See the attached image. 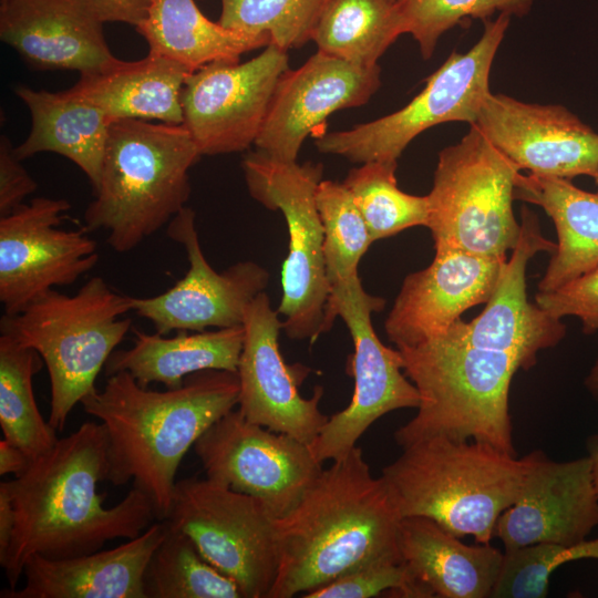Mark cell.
Listing matches in <instances>:
<instances>
[{"label":"cell","mask_w":598,"mask_h":598,"mask_svg":"<svg viewBox=\"0 0 598 598\" xmlns=\"http://www.w3.org/2000/svg\"><path fill=\"white\" fill-rule=\"evenodd\" d=\"M555 249L556 244L542 235L536 215L524 206L518 243L503 264L485 308L468 322L457 319L443 336L505 352L520 363L522 370L530 369L540 350L557 346L566 336L561 320L532 305L526 295L527 262L538 251Z\"/></svg>","instance_id":"44dd1931"},{"label":"cell","mask_w":598,"mask_h":598,"mask_svg":"<svg viewBox=\"0 0 598 598\" xmlns=\"http://www.w3.org/2000/svg\"><path fill=\"white\" fill-rule=\"evenodd\" d=\"M31 463V458L18 446L6 439L0 441V475L23 473Z\"/></svg>","instance_id":"ee69618b"},{"label":"cell","mask_w":598,"mask_h":598,"mask_svg":"<svg viewBox=\"0 0 598 598\" xmlns=\"http://www.w3.org/2000/svg\"><path fill=\"white\" fill-rule=\"evenodd\" d=\"M243 326L237 409L248 421L309 445L329 417L319 409L323 388L316 386L308 399L300 394L310 370L285 361L278 341L282 321L265 291L248 305Z\"/></svg>","instance_id":"e0dca14e"},{"label":"cell","mask_w":598,"mask_h":598,"mask_svg":"<svg viewBox=\"0 0 598 598\" xmlns=\"http://www.w3.org/2000/svg\"><path fill=\"white\" fill-rule=\"evenodd\" d=\"M403 560L380 558L362 564L303 595L305 598H371L394 597L403 587Z\"/></svg>","instance_id":"f35d334b"},{"label":"cell","mask_w":598,"mask_h":598,"mask_svg":"<svg viewBox=\"0 0 598 598\" xmlns=\"http://www.w3.org/2000/svg\"><path fill=\"white\" fill-rule=\"evenodd\" d=\"M168 237L187 254L186 275L165 292L148 298L130 297L132 310L157 333L204 331L241 326L248 305L265 291L269 272L250 260L216 271L206 260L195 226V213L184 207L168 223Z\"/></svg>","instance_id":"2e32d148"},{"label":"cell","mask_w":598,"mask_h":598,"mask_svg":"<svg viewBox=\"0 0 598 598\" xmlns=\"http://www.w3.org/2000/svg\"><path fill=\"white\" fill-rule=\"evenodd\" d=\"M401 519L386 483L354 446L275 519L279 561L269 598L302 597L374 559L402 560Z\"/></svg>","instance_id":"7a4b0ae2"},{"label":"cell","mask_w":598,"mask_h":598,"mask_svg":"<svg viewBox=\"0 0 598 598\" xmlns=\"http://www.w3.org/2000/svg\"><path fill=\"white\" fill-rule=\"evenodd\" d=\"M514 197L540 206L557 233L537 292L553 291L598 267V192L582 190L565 178L519 173Z\"/></svg>","instance_id":"f1b7e54d"},{"label":"cell","mask_w":598,"mask_h":598,"mask_svg":"<svg viewBox=\"0 0 598 598\" xmlns=\"http://www.w3.org/2000/svg\"><path fill=\"white\" fill-rule=\"evenodd\" d=\"M586 447L591 466V475L595 489L598 494V434H592L587 439Z\"/></svg>","instance_id":"f6af8a7d"},{"label":"cell","mask_w":598,"mask_h":598,"mask_svg":"<svg viewBox=\"0 0 598 598\" xmlns=\"http://www.w3.org/2000/svg\"><path fill=\"white\" fill-rule=\"evenodd\" d=\"M238 400L237 372L205 370L188 375L178 388L155 391L121 371L81 404L105 426L106 481L118 486L132 480L151 498L157 520H163L185 454Z\"/></svg>","instance_id":"3957f363"},{"label":"cell","mask_w":598,"mask_h":598,"mask_svg":"<svg viewBox=\"0 0 598 598\" xmlns=\"http://www.w3.org/2000/svg\"><path fill=\"white\" fill-rule=\"evenodd\" d=\"M524 457L520 493L498 517L494 537L501 539L504 550L586 540L598 526V494L589 457L556 462L542 451Z\"/></svg>","instance_id":"d6986e66"},{"label":"cell","mask_w":598,"mask_h":598,"mask_svg":"<svg viewBox=\"0 0 598 598\" xmlns=\"http://www.w3.org/2000/svg\"><path fill=\"white\" fill-rule=\"evenodd\" d=\"M584 384L591 398L598 402V355L586 375Z\"/></svg>","instance_id":"bcb514c9"},{"label":"cell","mask_w":598,"mask_h":598,"mask_svg":"<svg viewBox=\"0 0 598 598\" xmlns=\"http://www.w3.org/2000/svg\"><path fill=\"white\" fill-rule=\"evenodd\" d=\"M400 551L405 580L396 598H488L504 551L488 544L466 545L436 522L402 517Z\"/></svg>","instance_id":"cb8c5ba5"},{"label":"cell","mask_w":598,"mask_h":598,"mask_svg":"<svg viewBox=\"0 0 598 598\" xmlns=\"http://www.w3.org/2000/svg\"><path fill=\"white\" fill-rule=\"evenodd\" d=\"M287 70V51L269 44L247 62L218 61L190 73L182 91L183 124L200 155L241 152L255 144Z\"/></svg>","instance_id":"9a60e30c"},{"label":"cell","mask_w":598,"mask_h":598,"mask_svg":"<svg viewBox=\"0 0 598 598\" xmlns=\"http://www.w3.org/2000/svg\"><path fill=\"white\" fill-rule=\"evenodd\" d=\"M97 0H1L0 39L31 68L103 71L118 59Z\"/></svg>","instance_id":"603a6c76"},{"label":"cell","mask_w":598,"mask_h":598,"mask_svg":"<svg viewBox=\"0 0 598 598\" xmlns=\"http://www.w3.org/2000/svg\"><path fill=\"white\" fill-rule=\"evenodd\" d=\"M250 196L266 208L283 214L288 254L281 267L278 313L293 340L313 343L322 333L330 293L323 257V230L315 193L322 181V164L275 159L261 151L241 162Z\"/></svg>","instance_id":"9c48e42d"},{"label":"cell","mask_w":598,"mask_h":598,"mask_svg":"<svg viewBox=\"0 0 598 598\" xmlns=\"http://www.w3.org/2000/svg\"><path fill=\"white\" fill-rule=\"evenodd\" d=\"M538 307L555 318L574 316L585 333L598 331V267L549 292H537Z\"/></svg>","instance_id":"ab89813d"},{"label":"cell","mask_w":598,"mask_h":598,"mask_svg":"<svg viewBox=\"0 0 598 598\" xmlns=\"http://www.w3.org/2000/svg\"><path fill=\"white\" fill-rule=\"evenodd\" d=\"M41 355L10 336H0V426L7 441L21 448L31 461L50 451L58 431L41 415L33 377L42 369Z\"/></svg>","instance_id":"1f68e13d"},{"label":"cell","mask_w":598,"mask_h":598,"mask_svg":"<svg viewBox=\"0 0 598 598\" xmlns=\"http://www.w3.org/2000/svg\"><path fill=\"white\" fill-rule=\"evenodd\" d=\"M192 72L167 58L150 53L142 60H120L103 71L80 75L71 91L111 120L184 122L182 91Z\"/></svg>","instance_id":"83f0119b"},{"label":"cell","mask_w":598,"mask_h":598,"mask_svg":"<svg viewBox=\"0 0 598 598\" xmlns=\"http://www.w3.org/2000/svg\"><path fill=\"white\" fill-rule=\"evenodd\" d=\"M315 199L323 230V257L330 286L358 275L359 262L373 241L343 183L322 179Z\"/></svg>","instance_id":"e575fe53"},{"label":"cell","mask_w":598,"mask_h":598,"mask_svg":"<svg viewBox=\"0 0 598 598\" xmlns=\"http://www.w3.org/2000/svg\"><path fill=\"white\" fill-rule=\"evenodd\" d=\"M592 178L595 179V183H596V186H597V192H598V166L592 175Z\"/></svg>","instance_id":"7dc6e473"},{"label":"cell","mask_w":598,"mask_h":598,"mask_svg":"<svg viewBox=\"0 0 598 598\" xmlns=\"http://www.w3.org/2000/svg\"><path fill=\"white\" fill-rule=\"evenodd\" d=\"M154 53L192 73L213 62L237 63L241 54L271 44L268 33L227 29L207 19L195 0H153L136 27Z\"/></svg>","instance_id":"f546056e"},{"label":"cell","mask_w":598,"mask_h":598,"mask_svg":"<svg viewBox=\"0 0 598 598\" xmlns=\"http://www.w3.org/2000/svg\"><path fill=\"white\" fill-rule=\"evenodd\" d=\"M106 22H123L136 27L148 12L153 0H97Z\"/></svg>","instance_id":"b9f144b4"},{"label":"cell","mask_w":598,"mask_h":598,"mask_svg":"<svg viewBox=\"0 0 598 598\" xmlns=\"http://www.w3.org/2000/svg\"><path fill=\"white\" fill-rule=\"evenodd\" d=\"M473 125L519 171L570 179L598 166V134L561 105L489 93Z\"/></svg>","instance_id":"ac0fdd59"},{"label":"cell","mask_w":598,"mask_h":598,"mask_svg":"<svg viewBox=\"0 0 598 598\" xmlns=\"http://www.w3.org/2000/svg\"><path fill=\"white\" fill-rule=\"evenodd\" d=\"M275 517L258 498L209 478L177 481L165 520L239 587L243 598H269L278 571Z\"/></svg>","instance_id":"7c38bea8"},{"label":"cell","mask_w":598,"mask_h":598,"mask_svg":"<svg viewBox=\"0 0 598 598\" xmlns=\"http://www.w3.org/2000/svg\"><path fill=\"white\" fill-rule=\"evenodd\" d=\"M200 156L184 124L114 121L84 227L105 231L117 252L134 249L186 207L188 172Z\"/></svg>","instance_id":"277c9868"},{"label":"cell","mask_w":598,"mask_h":598,"mask_svg":"<svg viewBox=\"0 0 598 598\" xmlns=\"http://www.w3.org/2000/svg\"><path fill=\"white\" fill-rule=\"evenodd\" d=\"M470 126L458 143L439 154L426 227L435 250L505 258L520 235L513 213L520 171L475 125Z\"/></svg>","instance_id":"ba28073f"},{"label":"cell","mask_w":598,"mask_h":598,"mask_svg":"<svg viewBox=\"0 0 598 598\" xmlns=\"http://www.w3.org/2000/svg\"><path fill=\"white\" fill-rule=\"evenodd\" d=\"M16 527V512L10 492L2 481L0 483V559L4 557L10 546Z\"/></svg>","instance_id":"7bdbcfd3"},{"label":"cell","mask_w":598,"mask_h":598,"mask_svg":"<svg viewBox=\"0 0 598 598\" xmlns=\"http://www.w3.org/2000/svg\"><path fill=\"white\" fill-rule=\"evenodd\" d=\"M380 66H362L317 52L278 81L256 140L259 151L281 162H297L302 142L339 110L360 106L378 91Z\"/></svg>","instance_id":"ffe728a7"},{"label":"cell","mask_w":598,"mask_h":598,"mask_svg":"<svg viewBox=\"0 0 598 598\" xmlns=\"http://www.w3.org/2000/svg\"><path fill=\"white\" fill-rule=\"evenodd\" d=\"M107 471L105 426L85 422L4 481L16 512L12 539L0 559L10 588H17L32 555L59 559L94 553L110 540L137 537L157 520L151 498L135 486L118 504L104 507L96 488Z\"/></svg>","instance_id":"6da1fadb"},{"label":"cell","mask_w":598,"mask_h":598,"mask_svg":"<svg viewBox=\"0 0 598 598\" xmlns=\"http://www.w3.org/2000/svg\"><path fill=\"white\" fill-rule=\"evenodd\" d=\"M133 346L114 350L105 363L107 377L128 372L147 388L162 383L181 386L185 379L205 370L237 372L244 343V326L213 331H178L174 337L133 329Z\"/></svg>","instance_id":"4316f807"},{"label":"cell","mask_w":598,"mask_h":598,"mask_svg":"<svg viewBox=\"0 0 598 598\" xmlns=\"http://www.w3.org/2000/svg\"><path fill=\"white\" fill-rule=\"evenodd\" d=\"M398 161H371L351 168L342 182L361 213L372 241L429 220V199L398 187Z\"/></svg>","instance_id":"836d02e7"},{"label":"cell","mask_w":598,"mask_h":598,"mask_svg":"<svg viewBox=\"0 0 598 598\" xmlns=\"http://www.w3.org/2000/svg\"><path fill=\"white\" fill-rule=\"evenodd\" d=\"M14 93L31 115L27 138L14 147L17 156L22 161L43 152L59 154L86 175L94 193L114 121L70 89L50 92L18 85Z\"/></svg>","instance_id":"484cf974"},{"label":"cell","mask_w":598,"mask_h":598,"mask_svg":"<svg viewBox=\"0 0 598 598\" xmlns=\"http://www.w3.org/2000/svg\"><path fill=\"white\" fill-rule=\"evenodd\" d=\"M536 0H398L401 31L419 43L423 59H430L440 37L471 19L483 22L494 13L523 17Z\"/></svg>","instance_id":"8d00e7d4"},{"label":"cell","mask_w":598,"mask_h":598,"mask_svg":"<svg viewBox=\"0 0 598 598\" xmlns=\"http://www.w3.org/2000/svg\"><path fill=\"white\" fill-rule=\"evenodd\" d=\"M166 533V522L155 520L112 549L59 559L32 555L24 586L4 588L0 598H145L144 571Z\"/></svg>","instance_id":"d4e9b609"},{"label":"cell","mask_w":598,"mask_h":598,"mask_svg":"<svg viewBox=\"0 0 598 598\" xmlns=\"http://www.w3.org/2000/svg\"><path fill=\"white\" fill-rule=\"evenodd\" d=\"M38 187L17 156L7 135L0 138V217L7 216L21 205Z\"/></svg>","instance_id":"60d3db41"},{"label":"cell","mask_w":598,"mask_h":598,"mask_svg":"<svg viewBox=\"0 0 598 598\" xmlns=\"http://www.w3.org/2000/svg\"><path fill=\"white\" fill-rule=\"evenodd\" d=\"M392 1L396 2L398 0H392Z\"/></svg>","instance_id":"c3c4849f"},{"label":"cell","mask_w":598,"mask_h":598,"mask_svg":"<svg viewBox=\"0 0 598 598\" xmlns=\"http://www.w3.org/2000/svg\"><path fill=\"white\" fill-rule=\"evenodd\" d=\"M385 301L368 293L359 275L330 285L324 313V333L336 317L347 324L353 341L347 372L354 380L348 406L332 414L309 444L319 463L346 456L364 432L380 417L400 409H417L420 394L403 373L400 351L382 343L377 336L372 312L381 311Z\"/></svg>","instance_id":"8fae6325"},{"label":"cell","mask_w":598,"mask_h":598,"mask_svg":"<svg viewBox=\"0 0 598 598\" xmlns=\"http://www.w3.org/2000/svg\"><path fill=\"white\" fill-rule=\"evenodd\" d=\"M206 477L288 514L322 471L308 444L248 421L234 409L194 444Z\"/></svg>","instance_id":"4fadbf2b"},{"label":"cell","mask_w":598,"mask_h":598,"mask_svg":"<svg viewBox=\"0 0 598 598\" xmlns=\"http://www.w3.org/2000/svg\"><path fill=\"white\" fill-rule=\"evenodd\" d=\"M143 589L145 598H243L233 579L208 563L184 533L168 525L146 565Z\"/></svg>","instance_id":"d6a6232c"},{"label":"cell","mask_w":598,"mask_h":598,"mask_svg":"<svg viewBox=\"0 0 598 598\" xmlns=\"http://www.w3.org/2000/svg\"><path fill=\"white\" fill-rule=\"evenodd\" d=\"M501 13L484 21V32L466 53L453 52L403 109L350 130L320 134L316 147L353 163L398 161L422 132L445 122L474 124L489 91V72L509 25Z\"/></svg>","instance_id":"30bf717a"},{"label":"cell","mask_w":598,"mask_h":598,"mask_svg":"<svg viewBox=\"0 0 598 598\" xmlns=\"http://www.w3.org/2000/svg\"><path fill=\"white\" fill-rule=\"evenodd\" d=\"M401 34L396 2L392 0H329L312 40L319 52L373 66Z\"/></svg>","instance_id":"4dcf8cb0"},{"label":"cell","mask_w":598,"mask_h":598,"mask_svg":"<svg viewBox=\"0 0 598 598\" xmlns=\"http://www.w3.org/2000/svg\"><path fill=\"white\" fill-rule=\"evenodd\" d=\"M131 310L130 296L96 276L73 296L52 289L19 313L1 317V333L34 349L47 367L49 422L58 432L72 409L96 390L99 373L132 327L124 317Z\"/></svg>","instance_id":"52a82bcc"},{"label":"cell","mask_w":598,"mask_h":598,"mask_svg":"<svg viewBox=\"0 0 598 598\" xmlns=\"http://www.w3.org/2000/svg\"><path fill=\"white\" fill-rule=\"evenodd\" d=\"M398 350L403 371L420 394L414 417L394 432L399 446L446 436L486 443L517 455L508 393L522 365L514 357L446 336Z\"/></svg>","instance_id":"8992f818"},{"label":"cell","mask_w":598,"mask_h":598,"mask_svg":"<svg viewBox=\"0 0 598 598\" xmlns=\"http://www.w3.org/2000/svg\"><path fill=\"white\" fill-rule=\"evenodd\" d=\"M402 450L381 474L401 516L426 517L460 538L491 543L498 517L520 493L525 457L446 436Z\"/></svg>","instance_id":"5b68a950"},{"label":"cell","mask_w":598,"mask_h":598,"mask_svg":"<svg viewBox=\"0 0 598 598\" xmlns=\"http://www.w3.org/2000/svg\"><path fill=\"white\" fill-rule=\"evenodd\" d=\"M70 208L63 198L35 197L0 217V301L4 313H19L96 265L97 244L86 228L59 227Z\"/></svg>","instance_id":"5bb4252c"},{"label":"cell","mask_w":598,"mask_h":598,"mask_svg":"<svg viewBox=\"0 0 598 598\" xmlns=\"http://www.w3.org/2000/svg\"><path fill=\"white\" fill-rule=\"evenodd\" d=\"M506 259L435 250L426 268L404 278L384 322L389 339L399 349L445 334L465 310L487 302Z\"/></svg>","instance_id":"7402d4cb"},{"label":"cell","mask_w":598,"mask_h":598,"mask_svg":"<svg viewBox=\"0 0 598 598\" xmlns=\"http://www.w3.org/2000/svg\"><path fill=\"white\" fill-rule=\"evenodd\" d=\"M598 559V538L575 545L542 543L504 550L493 598H545L553 571L565 563Z\"/></svg>","instance_id":"74e56055"},{"label":"cell","mask_w":598,"mask_h":598,"mask_svg":"<svg viewBox=\"0 0 598 598\" xmlns=\"http://www.w3.org/2000/svg\"><path fill=\"white\" fill-rule=\"evenodd\" d=\"M218 22L230 30L268 33L271 44L283 51L312 40L329 0H220Z\"/></svg>","instance_id":"d590c367"}]
</instances>
